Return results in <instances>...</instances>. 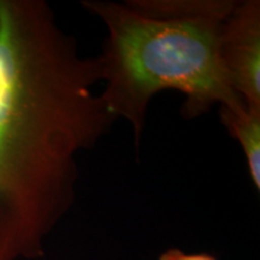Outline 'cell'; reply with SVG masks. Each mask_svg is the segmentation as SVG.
I'll return each mask as SVG.
<instances>
[{
  "instance_id": "cell-1",
  "label": "cell",
  "mask_w": 260,
  "mask_h": 260,
  "mask_svg": "<svg viewBox=\"0 0 260 260\" xmlns=\"http://www.w3.org/2000/svg\"><path fill=\"white\" fill-rule=\"evenodd\" d=\"M100 82L47 3L0 0V260L42 258L73 206L77 158L116 121Z\"/></svg>"
},
{
  "instance_id": "cell-2",
  "label": "cell",
  "mask_w": 260,
  "mask_h": 260,
  "mask_svg": "<svg viewBox=\"0 0 260 260\" xmlns=\"http://www.w3.org/2000/svg\"><path fill=\"white\" fill-rule=\"evenodd\" d=\"M236 0H82L105 24L107 37L95 57L103 103L132 126L136 151L148 107L157 94L184 95L182 113L194 118L214 105L246 106L230 88L220 59L224 24Z\"/></svg>"
},
{
  "instance_id": "cell-3",
  "label": "cell",
  "mask_w": 260,
  "mask_h": 260,
  "mask_svg": "<svg viewBox=\"0 0 260 260\" xmlns=\"http://www.w3.org/2000/svg\"><path fill=\"white\" fill-rule=\"evenodd\" d=\"M220 59L233 92L248 109L260 111L259 0H236L223 28Z\"/></svg>"
},
{
  "instance_id": "cell-4",
  "label": "cell",
  "mask_w": 260,
  "mask_h": 260,
  "mask_svg": "<svg viewBox=\"0 0 260 260\" xmlns=\"http://www.w3.org/2000/svg\"><path fill=\"white\" fill-rule=\"evenodd\" d=\"M220 121L226 132L241 146L253 186L260 190V111L247 106L219 107Z\"/></svg>"
},
{
  "instance_id": "cell-5",
  "label": "cell",
  "mask_w": 260,
  "mask_h": 260,
  "mask_svg": "<svg viewBox=\"0 0 260 260\" xmlns=\"http://www.w3.org/2000/svg\"><path fill=\"white\" fill-rule=\"evenodd\" d=\"M159 260H218L206 253H184L177 248H170L159 255Z\"/></svg>"
}]
</instances>
